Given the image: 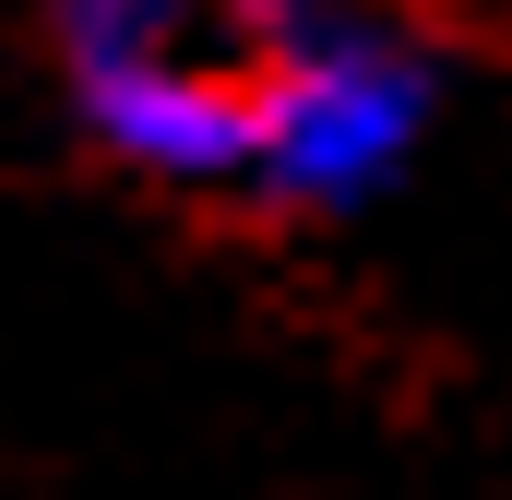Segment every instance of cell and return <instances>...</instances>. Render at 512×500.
Wrapping results in <instances>:
<instances>
[{
    "instance_id": "obj_1",
    "label": "cell",
    "mask_w": 512,
    "mask_h": 500,
    "mask_svg": "<svg viewBox=\"0 0 512 500\" xmlns=\"http://www.w3.org/2000/svg\"><path fill=\"white\" fill-rule=\"evenodd\" d=\"M429 108H441V60L417 36H393V24L334 0L322 24H298L286 48H262V72H251V179L274 203L346 215V203H370L417 155Z\"/></svg>"
},
{
    "instance_id": "obj_2",
    "label": "cell",
    "mask_w": 512,
    "mask_h": 500,
    "mask_svg": "<svg viewBox=\"0 0 512 500\" xmlns=\"http://www.w3.org/2000/svg\"><path fill=\"white\" fill-rule=\"evenodd\" d=\"M96 143L143 167V179H179V191H215V179H251V72H215L179 48H131V60H96L72 72Z\"/></svg>"
}]
</instances>
